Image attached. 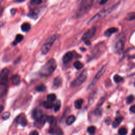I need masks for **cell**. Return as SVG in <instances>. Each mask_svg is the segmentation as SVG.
I'll return each instance as SVG.
<instances>
[{
    "label": "cell",
    "instance_id": "cell-20",
    "mask_svg": "<svg viewBox=\"0 0 135 135\" xmlns=\"http://www.w3.org/2000/svg\"><path fill=\"white\" fill-rule=\"evenodd\" d=\"M62 83V80L61 78H59V77H57L55 78L53 80V86L56 88L59 87L60 86Z\"/></svg>",
    "mask_w": 135,
    "mask_h": 135
},
{
    "label": "cell",
    "instance_id": "cell-39",
    "mask_svg": "<svg viewBox=\"0 0 135 135\" xmlns=\"http://www.w3.org/2000/svg\"><path fill=\"white\" fill-rule=\"evenodd\" d=\"M130 111L131 112L135 113V104L133 105L130 108Z\"/></svg>",
    "mask_w": 135,
    "mask_h": 135
},
{
    "label": "cell",
    "instance_id": "cell-21",
    "mask_svg": "<svg viewBox=\"0 0 135 135\" xmlns=\"http://www.w3.org/2000/svg\"><path fill=\"white\" fill-rule=\"evenodd\" d=\"M123 120V117H119L114 119V120L112 122V127L113 128H117L118 127L119 124L121 123Z\"/></svg>",
    "mask_w": 135,
    "mask_h": 135
},
{
    "label": "cell",
    "instance_id": "cell-15",
    "mask_svg": "<svg viewBox=\"0 0 135 135\" xmlns=\"http://www.w3.org/2000/svg\"><path fill=\"white\" fill-rule=\"evenodd\" d=\"M42 116H43L42 111L40 109H38V108L34 109L32 112V117L35 120H37L40 118Z\"/></svg>",
    "mask_w": 135,
    "mask_h": 135
},
{
    "label": "cell",
    "instance_id": "cell-22",
    "mask_svg": "<svg viewBox=\"0 0 135 135\" xmlns=\"http://www.w3.org/2000/svg\"><path fill=\"white\" fill-rule=\"evenodd\" d=\"M21 30L24 32H28L31 29V25L29 23H24L21 26Z\"/></svg>",
    "mask_w": 135,
    "mask_h": 135
},
{
    "label": "cell",
    "instance_id": "cell-16",
    "mask_svg": "<svg viewBox=\"0 0 135 135\" xmlns=\"http://www.w3.org/2000/svg\"><path fill=\"white\" fill-rule=\"evenodd\" d=\"M73 54L72 52H68L64 54L63 57V62L64 64L68 63L71 61V60L73 59Z\"/></svg>",
    "mask_w": 135,
    "mask_h": 135
},
{
    "label": "cell",
    "instance_id": "cell-41",
    "mask_svg": "<svg viewBox=\"0 0 135 135\" xmlns=\"http://www.w3.org/2000/svg\"><path fill=\"white\" fill-rule=\"evenodd\" d=\"M108 1V0H100V4L104 5V4H106Z\"/></svg>",
    "mask_w": 135,
    "mask_h": 135
},
{
    "label": "cell",
    "instance_id": "cell-25",
    "mask_svg": "<svg viewBox=\"0 0 135 135\" xmlns=\"http://www.w3.org/2000/svg\"><path fill=\"white\" fill-rule=\"evenodd\" d=\"M47 122H48L51 126H54L56 124V119L54 118L53 116H49L47 118Z\"/></svg>",
    "mask_w": 135,
    "mask_h": 135
},
{
    "label": "cell",
    "instance_id": "cell-2",
    "mask_svg": "<svg viewBox=\"0 0 135 135\" xmlns=\"http://www.w3.org/2000/svg\"><path fill=\"white\" fill-rule=\"evenodd\" d=\"M57 67V63L54 59H50L41 68L40 74L43 77H48L51 75Z\"/></svg>",
    "mask_w": 135,
    "mask_h": 135
},
{
    "label": "cell",
    "instance_id": "cell-8",
    "mask_svg": "<svg viewBox=\"0 0 135 135\" xmlns=\"http://www.w3.org/2000/svg\"><path fill=\"white\" fill-rule=\"evenodd\" d=\"M43 9H44L42 7L32 9L28 13V16L32 19L36 20L38 18L40 15L42 13Z\"/></svg>",
    "mask_w": 135,
    "mask_h": 135
},
{
    "label": "cell",
    "instance_id": "cell-31",
    "mask_svg": "<svg viewBox=\"0 0 135 135\" xmlns=\"http://www.w3.org/2000/svg\"><path fill=\"white\" fill-rule=\"evenodd\" d=\"M36 91L39 92H42L45 91V90H46V87L44 86V84H41L39 85V86L36 87Z\"/></svg>",
    "mask_w": 135,
    "mask_h": 135
},
{
    "label": "cell",
    "instance_id": "cell-6",
    "mask_svg": "<svg viewBox=\"0 0 135 135\" xmlns=\"http://www.w3.org/2000/svg\"><path fill=\"white\" fill-rule=\"evenodd\" d=\"M88 76V73L87 70H84L79 76L71 82V86L72 88L78 87L86 81Z\"/></svg>",
    "mask_w": 135,
    "mask_h": 135
},
{
    "label": "cell",
    "instance_id": "cell-37",
    "mask_svg": "<svg viewBox=\"0 0 135 135\" xmlns=\"http://www.w3.org/2000/svg\"><path fill=\"white\" fill-rule=\"evenodd\" d=\"M134 99V97L133 96V95H130V96H128L127 98H126V102H127V103L130 104L132 103Z\"/></svg>",
    "mask_w": 135,
    "mask_h": 135
},
{
    "label": "cell",
    "instance_id": "cell-44",
    "mask_svg": "<svg viewBox=\"0 0 135 135\" xmlns=\"http://www.w3.org/2000/svg\"><path fill=\"white\" fill-rule=\"evenodd\" d=\"M25 1V0H16V2H17V3H21V2H23Z\"/></svg>",
    "mask_w": 135,
    "mask_h": 135
},
{
    "label": "cell",
    "instance_id": "cell-45",
    "mask_svg": "<svg viewBox=\"0 0 135 135\" xmlns=\"http://www.w3.org/2000/svg\"><path fill=\"white\" fill-rule=\"evenodd\" d=\"M131 135H135V127L134 128V129L132 130V133Z\"/></svg>",
    "mask_w": 135,
    "mask_h": 135
},
{
    "label": "cell",
    "instance_id": "cell-34",
    "mask_svg": "<svg viewBox=\"0 0 135 135\" xmlns=\"http://www.w3.org/2000/svg\"><path fill=\"white\" fill-rule=\"evenodd\" d=\"M123 78L121 76H119L118 74H116L113 77V80L116 83H119L122 81Z\"/></svg>",
    "mask_w": 135,
    "mask_h": 135
},
{
    "label": "cell",
    "instance_id": "cell-32",
    "mask_svg": "<svg viewBox=\"0 0 135 135\" xmlns=\"http://www.w3.org/2000/svg\"><path fill=\"white\" fill-rule=\"evenodd\" d=\"M127 129L124 127H121L119 129L118 134L119 135H126L127 134Z\"/></svg>",
    "mask_w": 135,
    "mask_h": 135
},
{
    "label": "cell",
    "instance_id": "cell-33",
    "mask_svg": "<svg viewBox=\"0 0 135 135\" xmlns=\"http://www.w3.org/2000/svg\"><path fill=\"white\" fill-rule=\"evenodd\" d=\"M96 128L94 126H90V127H88V128H87V131L89 133H90V134H94L95 132H96Z\"/></svg>",
    "mask_w": 135,
    "mask_h": 135
},
{
    "label": "cell",
    "instance_id": "cell-43",
    "mask_svg": "<svg viewBox=\"0 0 135 135\" xmlns=\"http://www.w3.org/2000/svg\"><path fill=\"white\" fill-rule=\"evenodd\" d=\"M84 43H85V44H86L87 45V46H90V44H91V43H90V42L89 41H86V42H84Z\"/></svg>",
    "mask_w": 135,
    "mask_h": 135
},
{
    "label": "cell",
    "instance_id": "cell-28",
    "mask_svg": "<svg viewBox=\"0 0 135 135\" xmlns=\"http://www.w3.org/2000/svg\"><path fill=\"white\" fill-rule=\"evenodd\" d=\"M74 67L77 70H80L83 67V64L82 63H81L80 61H76L73 63Z\"/></svg>",
    "mask_w": 135,
    "mask_h": 135
},
{
    "label": "cell",
    "instance_id": "cell-1",
    "mask_svg": "<svg viewBox=\"0 0 135 135\" xmlns=\"http://www.w3.org/2000/svg\"><path fill=\"white\" fill-rule=\"evenodd\" d=\"M93 0H78V8L76 11L77 17H81L91 9Z\"/></svg>",
    "mask_w": 135,
    "mask_h": 135
},
{
    "label": "cell",
    "instance_id": "cell-11",
    "mask_svg": "<svg viewBox=\"0 0 135 135\" xmlns=\"http://www.w3.org/2000/svg\"><path fill=\"white\" fill-rule=\"evenodd\" d=\"M105 49V44L104 43H100L92 49V56H97L101 54V53L104 51Z\"/></svg>",
    "mask_w": 135,
    "mask_h": 135
},
{
    "label": "cell",
    "instance_id": "cell-18",
    "mask_svg": "<svg viewBox=\"0 0 135 135\" xmlns=\"http://www.w3.org/2000/svg\"><path fill=\"white\" fill-rule=\"evenodd\" d=\"M12 83L14 86H18L21 83V79L18 75H14L12 77Z\"/></svg>",
    "mask_w": 135,
    "mask_h": 135
},
{
    "label": "cell",
    "instance_id": "cell-42",
    "mask_svg": "<svg viewBox=\"0 0 135 135\" xmlns=\"http://www.w3.org/2000/svg\"><path fill=\"white\" fill-rule=\"evenodd\" d=\"M16 12H17V10L14 9H12L11 10V13L12 15H14Z\"/></svg>",
    "mask_w": 135,
    "mask_h": 135
},
{
    "label": "cell",
    "instance_id": "cell-10",
    "mask_svg": "<svg viewBox=\"0 0 135 135\" xmlns=\"http://www.w3.org/2000/svg\"><path fill=\"white\" fill-rule=\"evenodd\" d=\"M107 68V65H105V66H104L100 70V71L97 73V74L96 75V76H95V77H94V79L93 80L92 83H91L90 85V86H89L90 88L93 87L94 85L96 84V83H97V81L98 80L103 76L105 72H106Z\"/></svg>",
    "mask_w": 135,
    "mask_h": 135
},
{
    "label": "cell",
    "instance_id": "cell-24",
    "mask_svg": "<svg viewBox=\"0 0 135 135\" xmlns=\"http://www.w3.org/2000/svg\"><path fill=\"white\" fill-rule=\"evenodd\" d=\"M76 120V117L73 115H71L68 117L66 120V123L67 125H71Z\"/></svg>",
    "mask_w": 135,
    "mask_h": 135
},
{
    "label": "cell",
    "instance_id": "cell-46",
    "mask_svg": "<svg viewBox=\"0 0 135 135\" xmlns=\"http://www.w3.org/2000/svg\"><path fill=\"white\" fill-rule=\"evenodd\" d=\"M80 50H81L82 51H83V52L86 51V49H85V48H80Z\"/></svg>",
    "mask_w": 135,
    "mask_h": 135
},
{
    "label": "cell",
    "instance_id": "cell-26",
    "mask_svg": "<svg viewBox=\"0 0 135 135\" xmlns=\"http://www.w3.org/2000/svg\"><path fill=\"white\" fill-rule=\"evenodd\" d=\"M42 106L43 107L45 108H46L47 109H51L53 107V103L51 101H43L42 102Z\"/></svg>",
    "mask_w": 135,
    "mask_h": 135
},
{
    "label": "cell",
    "instance_id": "cell-7",
    "mask_svg": "<svg viewBox=\"0 0 135 135\" xmlns=\"http://www.w3.org/2000/svg\"><path fill=\"white\" fill-rule=\"evenodd\" d=\"M97 31V28L96 27H93L89 29L88 30L84 33L83 36L82 37V40L84 42L87 41H89L90 39H91L96 34Z\"/></svg>",
    "mask_w": 135,
    "mask_h": 135
},
{
    "label": "cell",
    "instance_id": "cell-4",
    "mask_svg": "<svg viewBox=\"0 0 135 135\" xmlns=\"http://www.w3.org/2000/svg\"><path fill=\"white\" fill-rule=\"evenodd\" d=\"M59 37L58 34H53L47 39L46 42L43 44L41 49V52L43 54H47L49 53L53 44L58 39Z\"/></svg>",
    "mask_w": 135,
    "mask_h": 135
},
{
    "label": "cell",
    "instance_id": "cell-3",
    "mask_svg": "<svg viewBox=\"0 0 135 135\" xmlns=\"http://www.w3.org/2000/svg\"><path fill=\"white\" fill-rule=\"evenodd\" d=\"M125 41H126V36L123 33L119 34L114 40L113 43L114 51L116 53L120 54L123 51Z\"/></svg>",
    "mask_w": 135,
    "mask_h": 135
},
{
    "label": "cell",
    "instance_id": "cell-48",
    "mask_svg": "<svg viewBox=\"0 0 135 135\" xmlns=\"http://www.w3.org/2000/svg\"><path fill=\"white\" fill-rule=\"evenodd\" d=\"M134 84V86L135 87V80H134V84Z\"/></svg>",
    "mask_w": 135,
    "mask_h": 135
},
{
    "label": "cell",
    "instance_id": "cell-40",
    "mask_svg": "<svg viewBox=\"0 0 135 135\" xmlns=\"http://www.w3.org/2000/svg\"><path fill=\"white\" fill-rule=\"evenodd\" d=\"M29 135H39V133L37 130H33L30 133Z\"/></svg>",
    "mask_w": 135,
    "mask_h": 135
},
{
    "label": "cell",
    "instance_id": "cell-12",
    "mask_svg": "<svg viewBox=\"0 0 135 135\" xmlns=\"http://www.w3.org/2000/svg\"><path fill=\"white\" fill-rule=\"evenodd\" d=\"M47 118L48 117L44 115L40 118L35 120V122L34 123V126L39 129L42 128L44 126V124L47 121Z\"/></svg>",
    "mask_w": 135,
    "mask_h": 135
},
{
    "label": "cell",
    "instance_id": "cell-17",
    "mask_svg": "<svg viewBox=\"0 0 135 135\" xmlns=\"http://www.w3.org/2000/svg\"><path fill=\"white\" fill-rule=\"evenodd\" d=\"M118 32V29L116 28H110L108 29H107V30L104 32V36H106L107 37H110L111 35L113 33H115Z\"/></svg>",
    "mask_w": 135,
    "mask_h": 135
},
{
    "label": "cell",
    "instance_id": "cell-23",
    "mask_svg": "<svg viewBox=\"0 0 135 135\" xmlns=\"http://www.w3.org/2000/svg\"><path fill=\"white\" fill-rule=\"evenodd\" d=\"M83 100L82 99H79L74 102V107L77 109H80L82 107Z\"/></svg>",
    "mask_w": 135,
    "mask_h": 135
},
{
    "label": "cell",
    "instance_id": "cell-38",
    "mask_svg": "<svg viewBox=\"0 0 135 135\" xmlns=\"http://www.w3.org/2000/svg\"><path fill=\"white\" fill-rule=\"evenodd\" d=\"M94 113L95 115H96V116H100V115L102 114V112L99 109H97L94 110Z\"/></svg>",
    "mask_w": 135,
    "mask_h": 135
},
{
    "label": "cell",
    "instance_id": "cell-29",
    "mask_svg": "<svg viewBox=\"0 0 135 135\" xmlns=\"http://www.w3.org/2000/svg\"><path fill=\"white\" fill-rule=\"evenodd\" d=\"M48 101H51V102H53L54 101L56 100L57 97L56 95L54 94V93H51V94H49L47 97Z\"/></svg>",
    "mask_w": 135,
    "mask_h": 135
},
{
    "label": "cell",
    "instance_id": "cell-13",
    "mask_svg": "<svg viewBox=\"0 0 135 135\" xmlns=\"http://www.w3.org/2000/svg\"><path fill=\"white\" fill-rule=\"evenodd\" d=\"M15 122L17 124H19L21 125L23 127L26 126L28 124V120L27 119L26 116L24 113H22L18 116L16 119H15Z\"/></svg>",
    "mask_w": 135,
    "mask_h": 135
},
{
    "label": "cell",
    "instance_id": "cell-14",
    "mask_svg": "<svg viewBox=\"0 0 135 135\" xmlns=\"http://www.w3.org/2000/svg\"><path fill=\"white\" fill-rule=\"evenodd\" d=\"M49 133L52 135H63V134L62 129L56 125L51 126L49 130Z\"/></svg>",
    "mask_w": 135,
    "mask_h": 135
},
{
    "label": "cell",
    "instance_id": "cell-19",
    "mask_svg": "<svg viewBox=\"0 0 135 135\" xmlns=\"http://www.w3.org/2000/svg\"><path fill=\"white\" fill-rule=\"evenodd\" d=\"M23 38H24V37L22 36V35L20 34H17L16 37V38H15L14 41L12 43V44L14 46H17L19 43L21 42L23 40Z\"/></svg>",
    "mask_w": 135,
    "mask_h": 135
},
{
    "label": "cell",
    "instance_id": "cell-27",
    "mask_svg": "<svg viewBox=\"0 0 135 135\" xmlns=\"http://www.w3.org/2000/svg\"><path fill=\"white\" fill-rule=\"evenodd\" d=\"M135 19V12H130L126 16V20L127 21H132Z\"/></svg>",
    "mask_w": 135,
    "mask_h": 135
},
{
    "label": "cell",
    "instance_id": "cell-47",
    "mask_svg": "<svg viewBox=\"0 0 135 135\" xmlns=\"http://www.w3.org/2000/svg\"><path fill=\"white\" fill-rule=\"evenodd\" d=\"M129 58H130V59H135V54H134V55H133V56H132L130 57Z\"/></svg>",
    "mask_w": 135,
    "mask_h": 135
},
{
    "label": "cell",
    "instance_id": "cell-30",
    "mask_svg": "<svg viewBox=\"0 0 135 135\" xmlns=\"http://www.w3.org/2000/svg\"><path fill=\"white\" fill-rule=\"evenodd\" d=\"M61 101L60 100H57L54 105V110L55 112H58L61 108Z\"/></svg>",
    "mask_w": 135,
    "mask_h": 135
},
{
    "label": "cell",
    "instance_id": "cell-36",
    "mask_svg": "<svg viewBox=\"0 0 135 135\" xmlns=\"http://www.w3.org/2000/svg\"><path fill=\"white\" fill-rule=\"evenodd\" d=\"M10 112L9 111H6L4 112L2 115V119L4 120H6L8 119L10 116Z\"/></svg>",
    "mask_w": 135,
    "mask_h": 135
},
{
    "label": "cell",
    "instance_id": "cell-35",
    "mask_svg": "<svg viewBox=\"0 0 135 135\" xmlns=\"http://www.w3.org/2000/svg\"><path fill=\"white\" fill-rule=\"evenodd\" d=\"M42 2V0H31L30 2V4L31 6H34L41 4Z\"/></svg>",
    "mask_w": 135,
    "mask_h": 135
},
{
    "label": "cell",
    "instance_id": "cell-9",
    "mask_svg": "<svg viewBox=\"0 0 135 135\" xmlns=\"http://www.w3.org/2000/svg\"><path fill=\"white\" fill-rule=\"evenodd\" d=\"M9 70L7 68L3 69L0 74V84L1 85H6L7 83L9 74Z\"/></svg>",
    "mask_w": 135,
    "mask_h": 135
},
{
    "label": "cell",
    "instance_id": "cell-5",
    "mask_svg": "<svg viewBox=\"0 0 135 135\" xmlns=\"http://www.w3.org/2000/svg\"><path fill=\"white\" fill-rule=\"evenodd\" d=\"M118 5H119V3L116 4V5H114V6H113L112 7L109 8L107 10H105L102 11L101 12H100L99 13H98V14H96L93 18H92L90 19V20L88 22V24H91L93 22H96L98 20H99L102 19V18H104L109 13H110V12H111L114 9H116Z\"/></svg>",
    "mask_w": 135,
    "mask_h": 135
}]
</instances>
